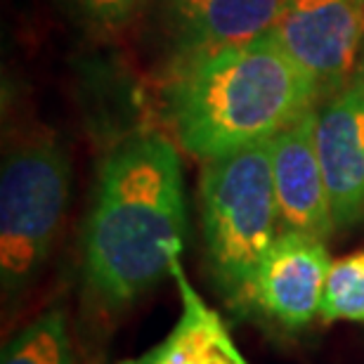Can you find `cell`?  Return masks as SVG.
<instances>
[{
    "label": "cell",
    "instance_id": "6da1fadb",
    "mask_svg": "<svg viewBox=\"0 0 364 364\" xmlns=\"http://www.w3.org/2000/svg\"><path fill=\"white\" fill-rule=\"evenodd\" d=\"M187 235L180 151L140 135L105 159L83 232V289L102 322L171 274Z\"/></svg>",
    "mask_w": 364,
    "mask_h": 364
},
{
    "label": "cell",
    "instance_id": "7a4b0ae2",
    "mask_svg": "<svg viewBox=\"0 0 364 364\" xmlns=\"http://www.w3.org/2000/svg\"><path fill=\"white\" fill-rule=\"evenodd\" d=\"M319 85L274 31L189 55L168 92L178 144L194 159L223 156L315 109Z\"/></svg>",
    "mask_w": 364,
    "mask_h": 364
},
{
    "label": "cell",
    "instance_id": "3957f363",
    "mask_svg": "<svg viewBox=\"0 0 364 364\" xmlns=\"http://www.w3.org/2000/svg\"><path fill=\"white\" fill-rule=\"evenodd\" d=\"M199 199L210 279L232 310L249 312L279 223L270 140L203 161Z\"/></svg>",
    "mask_w": 364,
    "mask_h": 364
},
{
    "label": "cell",
    "instance_id": "277c9868",
    "mask_svg": "<svg viewBox=\"0 0 364 364\" xmlns=\"http://www.w3.org/2000/svg\"><path fill=\"white\" fill-rule=\"evenodd\" d=\"M71 192V161L53 135L5 151L0 171V287L3 303L24 296L46 267Z\"/></svg>",
    "mask_w": 364,
    "mask_h": 364
},
{
    "label": "cell",
    "instance_id": "5b68a950",
    "mask_svg": "<svg viewBox=\"0 0 364 364\" xmlns=\"http://www.w3.org/2000/svg\"><path fill=\"white\" fill-rule=\"evenodd\" d=\"M272 31L319 92H338L364 48V0H284Z\"/></svg>",
    "mask_w": 364,
    "mask_h": 364
},
{
    "label": "cell",
    "instance_id": "8992f818",
    "mask_svg": "<svg viewBox=\"0 0 364 364\" xmlns=\"http://www.w3.org/2000/svg\"><path fill=\"white\" fill-rule=\"evenodd\" d=\"M329 267L324 239L298 230L279 232L258 267L253 310L287 331L305 329L319 315Z\"/></svg>",
    "mask_w": 364,
    "mask_h": 364
},
{
    "label": "cell",
    "instance_id": "52a82bcc",
    "mask_svg": "<svg viewBox=\"0 0 364 364\" xmlns=\"http://www.w3.org/2000/svg\"><path fill=\"white\" fill-rule=\"evenodd\" d=\"M272 180L284 230L326 239L336 230L317 151V109L270 137Z\"/></svg>",
    "mask_w": 364,
    "mask_h": 364
},
{
    "label": "cell",
    "instance_id": "ba28073f",
    "mask_svg": "<svg viewBox=\"0 0 364 364\" xmlns=\"http://www.w3.org/2000/svg\"><path fill=\"white\" fill-rule=\"evenodd\" d=\"M317 151L336 230L364 223V78L317 112Z\"/></svg>",
    "mask_w": 364,
    "mask_h": 364
},
{
    "label": "cell",
    "instance_id": "9c48e42d",
    "mask_svg": "<svg viewBox=\"0 0 364 364\" xmlns=\"http://www.w3.org/2000/svg\"><path fill=\"white\" fill-rule=\"evenodd\" d=\"M180 256H173L168 274L180 294V317L149 350L119 364H249L223 317L192 287Z\"/></svg>",
    "mask_w": 364,
    "mask_h": 364
},
{
    "label": "cell",
    "instance_id": "30bf717a",
    "mask_svg": "<svg viewBox=\"0 0 364 364\" xmlns=\"http://www.w3.org/2000/svg\"><path fill=\"white\" fill-rule=\"evenodd\" d=\"M189 55L270 33L284 0H164Z\"/></svg>",
    "mask_w": 364,
    "mask_h": 364
},
{
    "label": "cell",
    "instance_id": "8fae6325",
    "mask_svg": "<svg viewBox=\"0 0 364 364\" xmlns=\"http://www.w3.org/2000/svg\"><path fill=\"white\" fill-rule=\"evenodd\" d=\"M0 364H76L69 317L64 308H50L31 319L3 348Z\"/></svg>",
    "mask_w": 364,
    "mask_h": 364
},
{
    "label": "cell",
    "instance_id": "7c38bea8",
    "mask_svg": "<svg viewBox=\"0 0 364 364\" xmlns=\"http://www.w3.org/2000/svg\"><path fill=\"white\" fill-rule=\"evenodd\" d=\"M319 317L331 322H364V251L333 260L326 274Z\"/></svg>",
    "mask_w": 364,
    "mask_h": 364
},
{
    "label": "cell",
    "instance_id": "4fadbf2b",
    "mask_svg": "<svg viewBox=\"0 0 364 364\" xmlns=\"http://www.w3.org/2000/svg\"><path fill=\"white\" fill-rule=\"evenodd\" d=\"M71 3L102 26H121L133 19L149 0H71Z\"/></svg>",
    "mask_w": 364,
    "mask_h": 364
},
{
    "label": "cell",
    "instance_id": "5bb4252c",
    "mask_svg": "<svg viewBox=\"0 0 364 364\" xmlns=\"http://www.w3.org/2000/svg\"><path fill=\"white\" fill-rule=\"evenodd\" d=\"M358 76L364 78V48H362V60H360V71H358Z\"/></svg>",
    "mask_w": 364,
    "mask_h": 364
}]
</instances>
